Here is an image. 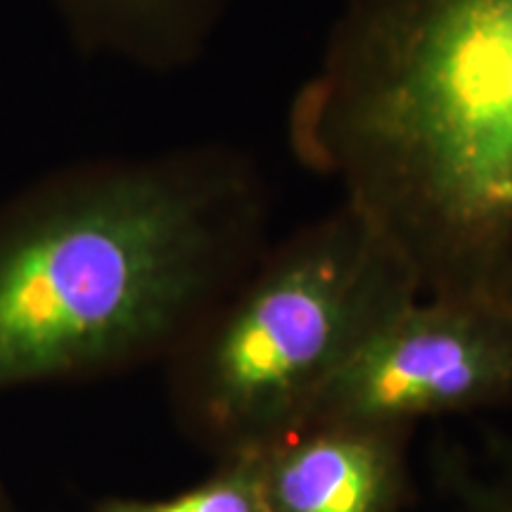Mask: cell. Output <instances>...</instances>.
I'll return each instance as SVG.
<instances>
[{"instance_id": "obj_9", "label": "cell", "mask_w": 512, "mask_h": 512, "mask_svg": "<svg viewBox=\"0 0 512 512\" xmlns=\"http://www.w3.org/2000/svg\"><path fill=\"white\" fill-rule=\"evenodd\" d=\"M494 297L505 306V309L512 313V261H510V266L503 271L501 280L496 283Z\"/></svg>"}, {"instance_id": "obj_2", "label": "cell", "mask_w": 512, "mask_h": 512, "mask_svg": "<svg viewBox=\"0 0 512 512\" xmlns=\"http://www.w3.org/2000/svg\"><path fill=\"white\" fill-rule=\"evenodd\" d=\"M238 185L209 155L60 166L0 202V396L176 351L230 264Z\"/></svg>"}, {"instance_id": "obj_6", "label": "cell", "mask_w": 512, "mask_h": 512, "mask_svg": "<svg viewBox=\"0 0 512 512\" xmlns=\"http://www.w3.org/2000/svg\"><path fill=\"white\" fill-rule=\"evenodd\" d=\"M79 46L164 67L188 57L223 0H50Z\"/></svg>"}, {"instance_id": "obj_10", "label": "cell", "mask_w": 512, "mask_h": 512, "mask_svg": "<svg viewBox=\"0 0 512 512\" xmlns=\"http://www.w3.org/2000/svg\"><path fill=\"white\" fill-rule=\"evenodd\" d=\"M0 512H19L15 498H12L8 486L3 484V479H0Z\"/></svg>"}, {"instance_id": "obj_3", "label": "cell", "mask_w": 512, "mask_h": 512, "mask_svg": "<svg viewBox=\"0 0 512 512\" xmlns=\"http://www.w3.org/2000/svg\"><path fill=\"white\" fill-rule=\"evenodd\" d=\"M415 294L413 273L349 209L183 339L178 411L226 453L283 437L377 320Z\"/></svg>"}, {"instance_id": "obj_1", "label": "cell", "mask_w": 512, "mask_h": 512, "mask_svg": "<svg viewBox=\"0 0 512 512\" xmlns=\"http://www.w3.org/2000/svg\"><path fill=\"white\" fill-rule=\"evenodd\" d=\"M304 124L420 292L494 294L512 261V0H351Z\"/></svg>"}, {"instance_id": "obj_5", "label": "cell", "mask_w": 512, "mask_h": 512, "mask_svg": "<svg viewBox=\"0 0 512 512\" xmlns=\"http://www.w3.org/2000/svg\"><path fill=\"white\" fill-rule=\"evenodd\" d=\"M256 451L271 512H394L401 503V430L309 425Z\"/></svg>"}, {"instance_id": "obj_4", "label": "cell", "mask_w": 512, "mask_h": 512, "mask_svg": "<svg viewBox=\"0 0 512 512\" xmlns=\"http://www.w3.org/2000/svg\"><path fill=\"white\" fill-rule=\"evenodd\" d=\"M512 394V313L496 297L418 294L394 306L325 380L299 427L403 430ZM297 427V430H299Z\"/></svg>"}, {"instance_id": "obj_8", "label": "cell", "mask_w": 512, "mask_h": 512, "mask_svg": "<svg viewBox=\"0 0 512 512\" xmlns=\"http://www.w3.org/2000/svg\"><path fill=\"white\" fill-rule=\"evenodd\" d=\"M453 512H512V451L498 453L494 467L458 489Z\"/></svg>"}, {"instance_id": "obj_7", "label": "cell", "mask_w": 512, "mask_h": 512, "mask_svg": "<svg viewBox=\"0 0 512 512\" xmlns=\"http://www.w3.org/2000/svg\"><path fill=\"white\" fill-rule=\"evenodd\" d=\"M88 512H271L261 482L256 446L238 448L223 458L219 470L202 484L171 498H105Z\"/></svg>"}]
</instances>
